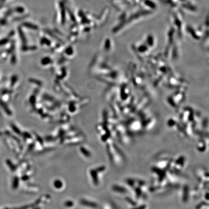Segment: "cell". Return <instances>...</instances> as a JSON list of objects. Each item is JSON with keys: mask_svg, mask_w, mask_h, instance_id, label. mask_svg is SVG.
<instances>
[{"mask_svg": "<svg viewBox=\"0 0 209 209\" xmlns=\"http://www.w3.org/2000/svg\"><path fill=\"white\" fill-rule=\"evenodd\" d=\"M0 106H1V107L2 108V109H3L5 110V111H6V113H9V110H8V109H7L6 106V104H5L4 103H3V102H2V101L1 100H0Z\"/></svg>", "mask_w": 209, "mask_h": 209, "instance_id": "obj_1", "label": "cell"}]
</instances>
